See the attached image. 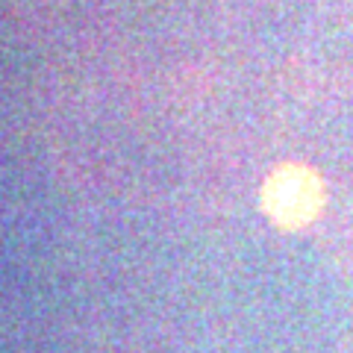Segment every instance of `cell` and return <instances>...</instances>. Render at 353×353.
Listing matches in <instances>:
<instances>
[{"label": "cell", "mask_w": 353, "mask_h": 353, "mask_svg": "<svg viewBox=\"0 0 353 353\" xmlns=\"http://www.w3.org/2000/svg\"><path fill=\"white\" fill-rule=\"evenodd\" d=\"M324 206L321 176L306 165H283L262 185V209L283 230L306 227Z\"/></svg>", "instance_id": "1"}]
</instances>
